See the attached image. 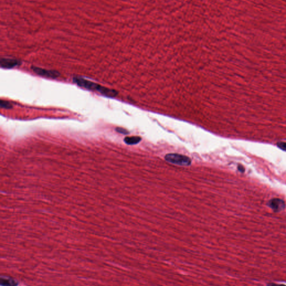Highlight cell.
<instances>
[{"instance_id":"1","label":"cell","mask_w":286,"mask_h":286,"mask_svg":"<svg viewBox=\"0 0 286 286\" xmlns=\"http://www.w3.org/2000/svg\"><path fill=\"white\" fill-rule=\"evenodd\" d=\"M74 83L78 86L86 88L89 90L96 91L101 93L102 95L108 97H114L117 94V92L114 90H111L104 86H102L94 82L88 80L84 78L74 77L73 78Z\"/></svg>"},{"instance_id":"6","label":"cell","mask_w":286,"mask_h":286,"mask_svg":"<svg viewBox=\"0 0 286 286\" xmlns=\"http://www.w3.org/2000/svg\"><path fill=\"white\" fill-rule=\"evenodd\" d=\"M18 285L17 281L11 277L1 276L0 278L1 286H17Z\"/></svg>"},{"instance_id":"4","label":"cell","mask_w":286,"mask_h":286,"mask_svg":"<svg viewBox=\"0 0 286 286\" xmlns=\"http://www.w3.org/2000/svg\"><path fill=\"white\" fill-rule=\"evenodd\" d=\"M268 206L272 208L274 212H280L286 208L285 202L280 198H273L271 200L268 204Z\"/></svg>"},{"instance_id":"8","label":"cell","mask_w":286,"mask_h":286,"mask_svg":"<svg viewBox=\"0 0 286 286\" xmlns=\"http://www.w3.org/2000/svg\"><path fill=\"white\" fill-rule=\"evenodd\" d=\"M0 106L2 108H7V109L13 108V105L11 104V103H10L8 101L3 100H1V101H0Z\"/></svg>"},{"instance_id":"11","label":"cell","mask_w":286,"mask_h":286,"mask_svg":"<svg viewBox=\"0 0 286 286\" xmlns=\"http://www.w3.org/2000/svg\"><path fill=\"white\" fill-rule=\"evenodd\" d=\"M237 169L241 173H244L245 172V168L241 165H239L238 167H237Z\"/></svg>"},{"instance_id":"9","label":"cell","mask_w":286,"mask_h":286,"mask_svg":"<svg viewBox=\"0 0 286 286\" xmlns=\"http://www.w3.org/2000/svg\"><path fill=\"white\" fill-rule=\"evenodd\" d=\"M277 145L279 149L286 152V142H278L277 144Z\"/></svg>"},{"instance_id":"12","label":"cell","mask_w":286,"mask_h":286,"mask_svg":"<svg viewBox=\"0 0 286 286\" xmlns=\"http://www.w3.org/2000/svg\"><path fill=\"white\" fill-rule=\"evenodd\" d=\"M268 286H286L285 285H279V284H275V283H269Z\"/></svg>"},{"instance_id":"3","label":"cell","mask_w":286,"mask_h":286,"mask_svg":"<svg viewBox=\"0 0 286 286\" xmlns=\"http://www.w3.org/2000/svg\"><path fill=\"white\" fill-rule=\"evenodd\" d=\"M33 71L38 74L40 76L42 77H45L47 78H57L60 76V73L56 71H53V70H48L43 68H39L37 67H31Z\"/></svg>"},{"instance_id":"7","label":"cell","mask_w":286,"mask_h":286,"mask_svg":"<svg viewBox=\"0 0 286 286\" xmlns=\"http://www.w3.org/2000/svg\"><path fill=\"white\" fill-rule=\"evenodd\" d=\"M142 140V138L139 136H132L126 137L124 139L125 143L128 145H135L139 143Z\"/></svg>"},{"instance_id":"2","label":"cell","mask_w":286,"mask_h":286,"mask_svg":"<svg viewBox=\"0 0 286 286\" xmlns=\"http://www.w3.org/2000/svg\"><path fill=\"white\" fill-rule=\"evenodd\" d=\"M164 158L168 162L179 166H188L191 163V160L189 157L178 154H168Z\"/></svg>"},{"instance_id":"10","label":"cell","mask_w":286,"mask_h":286,"mask_svg":"<svg viewBox=\"0 0 286 286\" xmlns=\"http://www.w3.org/2000/svg\"><path fill=\"white\" fill-rule=\"evenodd\" d=\"M116 131L117 132L121 133V134H128L129 133L128 131H126L125 129H124L122 128H117Z\"/></svg>"},{"instance_id":"5","label":"cell","mask_w":286,"mask_h":286,"mask_svg":"<svg viewBox=\"0 0 286 286\" xmlns=\"http://www.w3.org/2000/svg\"><path fill=\"white\" fill-rule=\"evenodd\" d=\"M21 63L19 60L16 59L2 58L0 61L1 67L5 69H11L20 65Z\"/></svg>"}]
</instances>
